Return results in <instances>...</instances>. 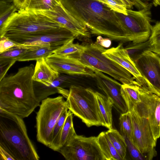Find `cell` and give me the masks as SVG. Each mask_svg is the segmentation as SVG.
<instances>
[{
	"label": "cell",
	"instance_id": "1",
	"mask_svg": "<svg viewBox=\"0 0 160 160\" xmlns=\"http://www.w3.org/2000/svg\"><path fill=\"white\" fill-rule=\"evenodd\" d=\"M66 10L91 34L104 36L111 40L130 42L127 31L116 12L98 0H61Z\"/></svg>",
	"mask_w": 160,
	"mask_h": 160
},
{
	"label": "cell",
	"instance_id": "2",
	"mask_svg": "<svg viewBox=\"0 0 160 160\" xmlns=\"http://www.w3.org/2000/svg\"><path fill=\"white\" fill-rule=\"evenodd\" d=\"M33 64L19 68L0 80V108L22 118L28 117L40 102L34 89Z\"/></svg>",
	"mask_w": 160,
	"mask_h": 160
},
{
	"label": "cell",
	"instance_id": "3",
	"mask_svg": "<svg viewBox=\"0 0 160 160\" xmlns=\"http://www.w3.org/2000/svg\"><path fill=\"white\" fill-rule=\"evenodd\" d=\"M0 147L15 160H38L23 118L0 108Z\"/></svg>",
	"mask_w": 160,
	"mask_h": 160
},
{
	"label": "cell",
	"instance_id": "4",
	"mask_svg": "<svg viewBox=\"0 0 160 160\" xmlns=\"http://www.w3.org/2000/svg\"><path fill=\"white\" fill-rule=\"evenodd\" d=\"M62 27L37 11L22 9L13 13L0 27V36H5L15 41Z\"/></svg>",
	"mask_w": 160,
	"mask_h": 160
},
{
	"label": "cell",
	"instance_id": "5",
	"mask_svg": "<svg viewBox=\"0 0 160 160\" xmlns=\"http://www.w3.org/2000/svg\"><path fill=\"white\" fill-rule=\"evenodd\" d=\"M66 99L68 110L88 127L102 126L95 91L73 85Z\"/></svg>",
	"mask_w": 160,
	"mask_h": 160
},
{
	"label": "cell",
	"instance_id": "6",
	"mask_svg": "<svg viewBox=\"0 0 160 160\" xmlns=\"http://www.w3.org/2000/svg\"><path fill=\"white\" fill-rule=\"evenodd\" d=\"M67 109L68 102L63 96L48 97L41 101L36 116V137L39 142L48 147L53 129Z\"/></svg>",
	"mask_w": 160,
	"mask_h": 160
},
{
	"label": "cell",
	"instance_id": "7",
	"mask_svg": "<svg viewBox=\"0 0 160 160\" xmlns=\"http://www.w3.org/2000/svg\"><path fill=\"white\" fill-rule=\"evenodd\" d=\"M153 5L152 2L138 11L127 9V15L116 12L127 31L130 41L138 43L149 39L152 27L151 9Z\"/></svg>",
	"mask_w": 160,
	"mask_h": 160
},
{
	"label": "cell",
	"instance_id": "8",
	"mask_svg": "<svg viewBox=\"0 0 160 160\" xmlns=\"http://www.w3.org/2000/svg\"><path fill=\"white\" fill-rule=\"evenodd\" d=\"M58 152L67 160H106L95 136L76 134Z\"/></svg>",
	"mask_w": 160,
	"mask_h": 160
},
{
	"label": "cell",
	"instance_id": "9",
	"mask_svg": "<svg viewBox=\"0 0 160 160\" xmlns=\"http://www.w3.org/2000/svg\"><path fill=\"white\" fill-rule=\"evenodd\" d=\"M133 128V143L146 160H151L157 155V140L153 136L147 118L139 115L132 109L130 111Z\"/></svg>",
	"mask_w": 160,
	"mask_h": 160
},
{
	"label": "cell",
	"instance_id": "10",
	"mask_svg": "<svg viewBox=\"0 0 160 160\" xmlns=\"http://www.w3.org/2000/svg\"><path fill=\"white\" fill-rule=\"evenodd\" d=\"M141 102L132 108L140 116L148 119L154 139L160 137V97L138 86Z\"/></svg>",
	"mask_w": 160,
	"mask_h": 160
},
{
	"label": "cell",
	"instance_id": "11",
	"mask_svg": "<svg viewBox=\"0 0 160 160\" xmlns=\"http://www.w3.org/2000/svg\"><path fill=\"white\" fill-rule=\"evenodd\" d=\"M134 62L147 84L148 90L160 97V56L147 51Z\"/></svg>",
	"mask_w": 160,
	"mask_h": 160
},
{
	"label": "cell",
	"instance_id": "12",
	"mask_svg": "<svg viewBox=\"0 0 160 160\" xmlns=\"http://www.w3.org/2000/svg\"><path fill=\"white\" fill-rule=\"evenodd\" d=\"M37 11L69 30L79 40H88L91 37L88 28L73 18L64 8L61 2L52 9Z\"/></svg>",
	"mask_w": 160,
	"mask_h": 160
},
{
	"label": "cell",
	"instance_id": "13",
	"mask_svg": "<svg viewBox=\"0 0 160 160\" xmlns=\"http://www.w3.org/2000/svg\"><path fill=\"white\" fill-rule=\"evenodd\" d=\"M49 66L60 73L94 78V72L77 58L53 53L45 58Z\"/></svg>",
	"mask_w": 160,
	"mask_h": 160
},
{
	"label": "cell",
	"instance_id": "14",
	"mask_svg": "<svg viewBox=\"0 0 160 160\" xmlns=\"http://www.w3.org/2000/svg\"><path fill=\"white\" fill-rule=\"evenodd\" d=\"M97 86L112 102L113 107L120 114L127 112L128 109L121 94V84L116 80L94 69Z\"/></svg>",
	"mask_w": 160,
	"mask_h": 160
},
{
	"label": "cell",
	"instance_id": "15",
	"mask_svg": "<svg viewBox=\"0 0 160 160\" xmlns=\"http://www.w3.org/2000/svg\"><path fill=\"white\" fill-rule=\"evenodd\" d=\"M102 54L128 71L139 85L148 90L147 84L138 69L135 62L131 58L123 45L120 42L116 47L105 49Z\"/></svg>",
	"mask_w": 160,
	"mask_h": 160
},
{
	"label": "cell",
	"instance_id": "16",
	"mask_svg": "<svg viewBox=\"0 0 160 160\" xmlns=\"http://www.w3.org/2000/svg\"><path fill=\"white\" fill-rule=\"evenodd\" d=\"M76 38L71 31L62 27L27 37L15 42L21 44L32 42H39L48 43L51 46H60Z\"/></svg>",
	"mask_w": 160,
	"mask_h": 160
},
{
	"label": "cell",
	"instance_id": "17",
	"mask_svg": "<svg viewBox=\"0 0 160 160\" xmlns=\"http://www.w3.org/2000/svg\"><path fill=\"white\" fill-rule=\"evenodd\" d=\"M72 75L60 73L59 77L49 86L37 82L34 85V92L38 99L41 102L51 95L58 93L67 98L69 90L65 89L72 85L73 79Z\"/></svg>",
	"mask_w": 160,
	"mask_h": 160
},
{
	"label": "cell",
	"instance_id": "18",
	"mask_svg": "<svg viewBox=\"0 0 160 160\" xmlns=\"http://www.w3.org/2000/svg\"><path fill=\"white\" fill-rule=\"evenodd\" d=\"M85 45L86 47L85 51L101 60L115 72L122 79L123 84L140 86L128 71L117 63L106 57L102 54V52L105 49L104 48L96 42Z\"/></svg>",
	"mask_w": 160,
	"mask_h": 160
},
{
	"label": "cell",
	"instance_id": "19",
	"mask_svg": "<svg viewBox=\"0 0 160 160\" xmlns=\"http://www.w3.org/2000/svg\"><path fill=\"white\" fill-rule=\"evenodd\" d=\"M60 73L52 68L45 58L36 60L32 79L46 86H50L59 76Z\"/></svg>",
	"mask_w": 160,
	"mask_h": 160
},
{
	"label": "cell",
	"instance_id": "20",
	"mask_svg": "<svg viewBox=\"0 0 160 160\" xmlns=\"http://www.w3.org/2000/svg\"><path fill=\"white\" fill-rule=\"evenodd\" d=\"M102 126L110 129L112 128V108L113 104L106 96L95 91Z\"/></svg>",
	"mask_w": 160,
	"mask_h": 160
},
{
	"label": "cell",
	"instance_id": "21",
	"mask_svg": "<svg viewBox=\"0 0 160 160\" xmlns=\"http://www.w3.org/2000/svg\"><path fill=\"white\" fill-rule=\"evenodd\" d=\"M98 143L106 160H122L110 141L106 132H102L97 137Z\"/></svg>",
	"mask_w": 160,
	"mask_h": 160
},
{
	"label": "cell",
	"instance_id": "22",
	"mask_svg": "<svg viewBox=\"0 0 160 160\" xmlns=\"http://www.w3.org/2000/svg\"><path fill=\"white\" fill-rule=\"evenodd\" d=\"M137 85L122 84L121 94L128 107V111L141 102Z\"/></svg>",
	"mask_w": 160,
	"mask_h": 160
},
{
	"label": "cell",
	"instance_id": "23",
	"mask_svg": "<svg viewBox=\"0 0 160 160\" xmlns=\"http://www.w3.org/2000/svg\"><path fill=\"white\" fill-rule=\"evenodd\" d=\"M62 46H43L34 50H28L25 54L20 58L18 61H36L43 58H45L53 53L55 50Z\"/></svg>",
	"mask_w": 160,
	"mask_h": 160
},
{
	"label": "cell",
	"instance_id": "24",
	"mask_svg": "<svg viewBox=\"0 0 160 160\" xmlns=\"http://www.w3.org/2000/svg\"><path fill=\"white\" fill-rule=\"evenodd\" d=\"M106 132L122 160H125L127 148L124 137L117 130L112 128L109 129Z\"/></svg>",
	"mask_w": 160,
	"mask_h": 160
},
{
	"label": "cell",
	"instance_id": "25",
	"mask_svg": "<svg viewBox=\"0 0 160 160\" xmlns=\"http://www.w3.org/2000/svg\"><path fill=\"white\" fill-rule=\"evenodd\" d=\"M68 109L62 113L55 124L52 133L51 141L48 148L53 151L58 152L59 143L62 128L68 113Z\"/></svg>",
	"mask_w": 160,
	"mask_h": 160
},
{
	"label": "cell",
	"instance_id": "26",
	"mask_svg": "<svg viewBox=\"0 0 160 160\" xmlns=\"http://www.w3.org/2000/svg\"><path fill=\"white\" fill-rule=\"evenodd\" d=\"M73 114L69 110L61 135L60 149L67 144L77 134L73 126Z\"/></svg>",
	"mask_w": 160,
	"mask_h": 160
},
{
	"label": "cell",
	"instance_id": "27",
	"mask_svg": "<svg viewBox=\"0 0 160 160\" xmlns=\"http://www.w3.org/2000/svg\"><path fill=\"white\" fill-rule=\"evenodd\" d=\"M60 2L61 0H25L23 9L35 11L50 10Z\"/></svg>",
	"mask_w": 160,
	"mask_h": 160
},
{
	"label": "cell",
	"instance_id": "28",
	"mask_svg": "<svg viewBox=\"0 0 160 160\" xmlns=\"http://www.w3.org/2000/svg\"><path fill=\"white\" fill-rule=\"evenodd\" d=\"M120 130L124 137L133 142V128L130 111L121 114L119 118Z\"/></svg>",
	"mask_w": 160,
	"mask_h": 160
},
{
	"label": "cell",
	"instance_id": "29",
	"mask_svg": "<svg viewBox=\"0 0 160 160\" xmlns=\"http://www.w3.org/2000/svg\"><path fill=\"white\" fill-rule=\"evenodd\" d=\"M28 49L17 47H12L0 53V64H14L23 56Z\"/></svg>",
	"mask_w": 160,
	"mask_h": 160
},
{
	"label": "cell",
	"instance_id": "30",
	"mask_svg": "<svg viewBox=\"0 0 160 160\" xmlns=\"http://www.w3.org/2000/svg\"><path fill=\"white\" fill-rule=\"evenodd\" d=\"M134 62L145 51H151L149 40L141 43H134L132 42L124 48Z\"/></svg>",
	"mask_w": 160,
	"mask_h": 160
},
{
	"label": "cell",
	"instance_id": "31",
	"mask_svg": "<svg viewBox=\"0 0 160 160\" xmlns=\"http://www.w3.org/2000/svg\"><path fill=\"white\" fill-rule=\"evenodd\" d=\"M73 39L61 46L55 50L53 54L59 55L69 56L85 51L86 48L85 44L74 43Z\"/></svg>",
	"mask_w": 160,
	"mask_h": 160
},
{
	"label": "cell",
	"instance_id": "32",
	"mask_svg": "<svg viewBox=\"0 0 160 160\" xmlns=\"http://www.w3.org/2000/svg\"><path fill=\"white\" fill-rule=\"evenodd\" d=\"M151 51L160 56V21L152 27V32L148 39Z\"/></svg>",
	"mask_w": 160,
	"mask_h": 160
},
{
	"label": "cell",
	"instance_id": "33",
	"mask_svg": "<svg viewBox=\"0 0 160 160\" xmlns=\"http://www.w3.org/2000/svg\"><path fill=\"white\" fill-rule=\"evenodd\" d=\"M17 8L13 3L3 1L0 2V27L8 18L17 12Z\"/></svg>",
	"mask_w": 160,
	"mask_h": 160
},
{
	"label": "cell",
	"instance_id": "34",
	"mask_svg": "<svg viewBox=\"0 0 160 160\" xmlns=\"http://www.w3.org/2000/svg\"><path fill=\"white\" fill-rule=\"evenodd\" d=\"M13 47L24 48L28 50L32 48L31 46L18 43L5 36L0 37V53Z\"/></svg>",
	"mask_w": 160,
	"mask_h": 160
},
{
	"label": "cell",
	"instance_id": "35",
	"mask_svg": "<svg viewBox=\"0 0 160 160\" xmlns=\"http://www.w3.org/2000/svg\"><path fill=\"white\" fill-rule=\"evenodd\" d=\"M124 138L127 148L132 159L135 160H146L144 156L134 145L127 138Z\"/></svg>",
	"mask_w": 160,
	"mask_h": 160
},
{
	"label": "cell",
	"instance_id": "36",
	"mask_svg": "<svg viewBox=\"0 0 160 160\" xmlns=\"http://www.w3.org/2000/svg\"><path fill=\"white\" fill-rule=\"evenodd\" d=\"M138 10L146 7L150 3V0H129Z\"/></svg>",
	"mask_w": 160,
	"mask_h": 160
},
{
	"label": "cell",
	"instance_id": "37",
	"mask_svg": "<svg viewBox=\"0 0 160 160\" xmlns=\"http://www.w3.org/2000/svg\"><path fill=\"white\" fill-rule=\"evenodd\" d=\"M96 42L104 48H108L112 44L111 39L109 38H103L100 35L97 38Z\"/></svg>",
	"mask_w": 160,
	"mask_h": 160
},
{
	"label": "cell",
	"instance_id": "38",
	"mask_svg": "<svg viewBox=\"0 0 160 160\" xmlns=\"http://www.w3.org/2000/svg\"><path fill=\"white\" fill-rule=\"evenodd\" d=\"M0 160H15L8 152L1 147H0Z\"/></svg>",
	"mask_w": 160,
	"mask_h": 160
},
{
	"label": "cell",
	"instance_id": "39",
	"mask_svg": "<svg viewBox=\"0 0 160 160\" xmlns=\"http://www.w3.org/2000/svg\"><path fill=\"white\" fill-rule=\"evenodd\" d=\"M25 0H13V3L18 10L24 8Z\"/></svg>",
	"mask_w": 160,
	"mask_h": 160
},
{
	"label": "cell",
	"instance_id": "40",
	"mask_svg": "<svg viewBox=\"0 0 160 160\" xmlns=\"http://www.w3.org/2000/svg\"><path fill=\"white\" fill-rule=\"evenodd\" d=\"M122 4L124 5L127 9H132L133 8V4L129 0H120Z\"/></svg>",
	"mask_w": 160,
	"mask_h": 160
},
{
	"label": "cell",
	"instance_id": "41",
	"mask_svg": "<svg viewBox=\"0 0 160 160\" xmlns=\"http://www.w3.org/2000/svg\"><path fill=\"white\" fill-rule=\"evenodd\" d=\"M153 6L157 7L160 6V0H152Z\"/></svg>",
	"mask_w": 160,
	"mask_h": 160
},
{
	"label": "cell",
	"instance_id": "42",
	"mask_svg": "<svg viewBox=\"0 0 160 160\" xmlns=\"http://www.w3.org/2000/svg\"><path fill=\"white\" fill-rule=\"evenodd\" d=\"M117 3L121 4L123 5L120 0H113Z\"/></svg>",
	"mask_w": 160,
	"mask_h": 160
}]
</instances>
